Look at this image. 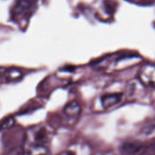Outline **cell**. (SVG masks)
<instances>
[{
	"label": "cell",
	"mask_w": 155,
	"mask_h": 155,
	"mask_svg": "<svg viewBox=\"0 0 155 155\" xmlns=\"http://www.w3.org/2000/svg\"><path fill=\"white\" fill-rule=\"evenodd\" d=\"M120 151L124 155H140L145 151L144 145L137 141H128L120 146Z\"/></svg>",
	"instance_id": "6da1fadb"
},
{
	"label": "cell",
	"mask_w": 155,
	"mask_h": 155,
	"mask_svg": "<svg viewBox=\"0 0 155 155\" xmlns=\"http://www.w3.org/2000/svg\"><path fill=\"white\" fill-rule=\"evenodd\" d=\"M139 78L141 83L154 88V67L150 64L143 65L139 71Z\"/></svg>",
	"instance_id": "7a4b0ae2"
},
{
	"label": "cell",
	"mask_w": 155,
	"mask_h": 155,
	"mask_svg": "<svg viewBox=\"0 0 155 155\" xmlns=\"http://www.w3.org/2000/svg\"><path fill=\"white\" fill-rule=\"evenodd\" d=\"M122 97L121 93L106 94L101 97L102 106L105 109H108L120 102Z\"/></svg>",
	"instance_id": "3957f363"
},
{
	"label": "cell",
	"mask_w": 155,
	"mask_h": 155,
	"mask_svg": "<svg viewBox=\"0 0 155 155\" xmlns=\"http://www.w3.org/2000/svg\"><path fill=\"white\" fill-rule=\"evenodd\" d=\"M49 138V132L45 127H39L35 131L34 140L36 144L44 145L48 142Z\"/></svg>",
	"instance_id": "277c9868"
},
{
	"label": "cell",
	"mask_w": 155,
	"mask_h": 155,
	"mask_svg": "<svg viewBox=\"0 0 155 155\" xmlns=\"http://www.w3.org/2000/svg\"><path fill=\"white\" fill-rule=\"evenodd\" d=\"M81 112V107L76 101H71L64 108V114L69 117H77Z\"/></svg>",
	"instance_id": "5b68a950"
},
{
	"label": "cell",
	"mask_w": 155,
	"mask_h": 155,
	"mask_svg": "<svg viewBox=\"0 0 155 155\" xmlns=\"http://www.w3.org/2000/svg\"><path fill=\"white\" fill-rule=\"evenodd\" d=\"M30 153V155H50V151L44 145L36 143L31 147Z\"/></svg>",
	"instance_id": "8992f818"
},
{
	"label": "cell",
	"mask_w": 155,
	"mask_h": 155,
	"mask_svg": "<svg viewBox=\"0 0 155 155\" xmlns=\"http://www.w3.org/2000/svg\"><path fill=\"white\" fill-rule=\"evenodd\" d=\"M21 76L20 71L16 70H10L5 72L4 76L7 81H14L19 79Z\"/></svg>",
	"instance_id": "52a82bcc"
},
{
	"label": "cell",
	"mask_w": 155,
	"mask_h": 155,
	"mask_svg": "<svg viewBox=\"0 0 155 155\" xmlns=\"http://www.w3.org/2000/svg\"><path fill=\"white\" fill-rule=\"evenodd\" d=\"M15 124V119L13 117H8L0 124V130L8 129L13 127Z\"/></svg>",
	"instance_id": "ba28073f"
}]
</instances>
